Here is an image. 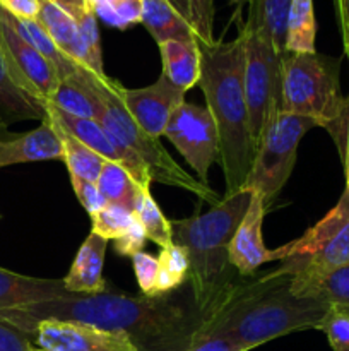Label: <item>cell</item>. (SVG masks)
Listing matches in <instances>:
<instances>
[{"label": "cell", "instance_id": "3", "mask_svg": "<svg viewBox=\"0 0 349 351\" xmlns=\"http://www.w3.org/2000/svg\"><path fill=\"white\" fill-rule=\"evenodd\" d=\"M197 43L201 51L198 86L218 129L219 163L224 171L226 195H229L243 187L257 151L243 82L245 40L238 33L233 41Z\"/></svg>", "mask_w": 349, "mask_h": 351}, {"label": "cell", "instance_id": "13", "mask_svg": "<svg viewBox=\"0 0 349 351\" xmlns=\"http://www.w3.org/2000/svg\"><path fill=\"white\" fill-rule=\"evenodd\" d=\"M122 101L132 119L153 137L163 136L168 120L185 101L187 93L171 84L163 74L154 84L140 89L122 88Z\"/></svg>", "mask_w": 349, "mask_h": 351}, {"label": "cell", "instance_id": "23", "mask_svg": "<svg viewBox=\"0 0 349 351\" xmlns=\"http://www.w3.org/2000/svg\"><path fill=\"white\" fill-rule=\"evenodd\" d=\"M47 112L51 119L57 120L64 129H67L75 139L81 141L86 147L94 151L106 161H113L123 167V158L106 130L103 129L101 123L98 120L92 119H81V117L68 115V113L60 112V110L53 108V106H47Z\"/></svg>", "mask_w": 349, "mask_h": 351}, {"label": "cell", "instance_id": "30", "mask_svg": "<svg viewBox=\"0 0 349 351\" xmlns=\"http://www.w3.org/2000/svg\"><path fill=\"white\" fill-rule=\"evenodd\" d=\"M157 263H159L157 295H166L173 290H180L181 285L187 281L188 271H190L187 250L178 243H171L166 249H161Z\"/></svg>", "mask_w": 349, "mask_h": 351}, {"label": "cell", "instance_id": "33", "mask_svg": "<svg viewBox=\"0 0 349 351\" xmlns=\"http://www.w3.org/2000/svg\"><path fill=\"white\" fill-rule=\"evenodd\" d=\"M133 219H135V213L118 204L106 202V206L91 215V233L106 240H116L132 226Z\"/></svg>", "mask_w": 349, "mask_h": 351}, {"label": "cell", "instance_id": "43", "mask_svg": "<svg viewBox=\"0 0 349 351\" xmlns=\"http://www.w3.org/2000/svg\"><path fill=\"white\" fill-rule=\"evenodd\" d=\"M188 24L192 23V0H166ZM192 26V24H190Z\"/></svg>", "mask_w": 349, "mask_h": 351}, {"label": "cell", "instance_id": "24", "mask_svg": "<svg viewBox=\"0 0 349 351\" xmlns=\"http://www.w3.org/2000/svg\"><path fill=\"white\" fill-rule=\"evenodd\" d=\"M156 43L168 40L197 41L190 24L166 0H142V21Z\"/></svg>", "mask_w": 349, "mask_h": 351}, {"label": "cell", "instance_id": "28", "mask_svg": "<svg viewBox=\"0 0 349 351\" xmlns=\"http://www.w3.org/2000/svg\"><path fill=\"white\" fill-rule=\"evenodd\" d=\"M96 185L108 204H118L129 211H135L142 189L135 184V180L122 165L106 161Z\"/></svg>", "mask_w": 349, "mask_h": 351}, {"label": "cell", "instance_id": "10", "mask_svg": "<svg viewBox=\"0 0 349 351\" xmlns=\"http://www.w3.org/2000/svg\"><path fill=\"white\" fill-rule=\"evenodd\" d=\"M163 136L194 168L198 180L207 184L209 168L219 161L218 129L207 106L183 101L170 117Z\"/></svg>", "mask_w": 349, "mask_h": 351}, {"label": "cell", "instance_id": "39", "mask_svg": "<svg viewBox=\"0 0 349 351\" xmlns=\"http://www.w3.org/2000/svg\"><path fill=\"white\" fill-rule=\"evenodd\" d=\"M70 184L72 189L75 192V197H77L79 204L89 213V216L94 215L96 211L106 206L105 197L99 192L98 185L94 182H88V180H81V178H72L70 177Z\"/></svg>", "mask_w": 349, "mask_h": 351}, {"label": "cell", "instance_id": "47", "mask_svg": "<svg viewBox=\"0 0 349 351\" xmlns=\"http://www.w3.org/2000/svg\"><path fill=\"white\" fill-rule=\"evenodd\" d=\"M344 53H346V57H348V60H349V48H348V50L344 51Z\"/></svg>", "mask_w": 349, "mask_h": 351}, {"label": "cell", "instance_id": "41", "mask_svg": "<svg viewBox=\"0 0 349 351\" xmlns=\"http://www.w3.org/2000/svg\"><path fill=\"white\" fill-rule=\"evenodd\" d=\"M185 351H243L238 345L214 336H198L192 346Z\"/></svg>", "mask_w": 349, "mask_h": 351}, {"label": "cell", "instance_id": "22", "mask_svg": "<svg viewBox=\"0 0 349 351\" xmlns=\"http://www.w3.org/2000/svg\"><path fill=\"white\" fill-rule=\"evenodd\" d=\"M48 119L47 106L27 95L17 86L7 69L0 50V125L5 127L21 120H44Z\"/></svg>", "mask_w": 349, "mask_h": 351}, {"label": "cell", "instance_id": "11", "mask_svg": "<svg viewBox=\"0 0 349 351\" xmlns=\"http://www.w3.org/2000/svg\"><path fill=\"white\" fill-rule=\"evenodd\" d=\"M0 50L17 86L47 106L60 82L58 72L36 48L31 47L10 26L2 9H0Z\"/></svg>", "mask_w": 349, "mask_h": 351}, {"label": "cell", "instance_id": "8", "mask_svg": "<svg viewBox=\"0 0 349 351\" xmlns=\"http://www.w3.org/2000/svg\"><path fill=\"white\" fill-rule=\"evenodd\" d=\"M313 127H318L313 119L293 115L283 110L270 113L257 139L252 170L242 189L259 192L269 206L291 177L298 146L305 134Z\"/></svg>", "mask_w": 349, "mask_h": 351}, {"label": "cell", "instance_id": "36", "mask_svg": "<svg viewBox=\"0 0 349 351\" xmlns=\"http://www.w3.org/2000/svg\"><path fill=\"white\" fill-rule=\"evenodd\" d=\"M325 130L331 134L335 146H337L339 156H341L342 161V168H344L346 191L349 192V95L346 96L344 108H342L339 119L335 120L332 125H328Z\"/></svg>", "mask_w": 349, "mask_h": 351}, {"label": "cell", "instance_id": "42", "mask_svg": "<svg viewBox=\"0 0 349 351\" xmlns=\"http://www.w3.org/2000/svg\"><path fill=\"white\" fill-rule=\"evenodd\" d=\"M335 10H337L339 26H341L342 45L344 51L349 48V0H334Z\"/></svg>", "mask_w": 349, "mask_h": 351}, {"label": "cell", "instance_id": "31", "mask_svg": "<svg viewBox=\"0 0 349 351\" xmlns=\"http://www.w3.org/2000/svg\"><path fill=\"white\" fill-rule=\"evenodd\" d=\"M96 17L116 29L139 24L142 21V0H86Z\"/></svg>", "mask_w": 349, "mask_h": 351}, {"label": "cell", "instance_id": "44", "mask_svg": "<svg viewBox=\"0 0 349 351\" xmlns=\"http://www.w3.org/2000/svg\"><path fill=\"white\" fill-rule=\"evenodd\" d=\"M51 2L57 3L58 7H62V9H64L65 12L70 14V16H75L79 10H82L88 7L86 0H51Z\"/></svg>", "mask_w": 349, "mask_h": 351}, {"label": "cell", "instance_id": "32", "mask_svg": "<svg viewBox=\"0 0 349 351\" xmlns=\"http://www.w3.org/2000/svg\"><path fill=\"white\" fill-rule=\"evenodd\" d=\"M305 298H317L349 315V266L313 285Z\"/></svg>", "mask_w": 349, "mask_h": 351}, {"label": "cell", "instance_id": "18", "mask_svg": "<svg viewBox=\"0 0 349 351\" xmlns=\"http://www.w3.org/2000/svg\"><path fill=\"white\" fill-rule=\"evenodd\" d=\"M108 249V240L89 233L88 239L79 247L70 271L64 278L68 291L77 295H98L106 291V281L103 278V266Z\"/></svg>", "mask_w": 349, "mask_h": 351}, {"label": "cell", "instance_id": "7", "mask_svg": "<svg viewBox=\"0 0 349 351\" xmlns=\"http://www.w3.org/2000/svg\"><path fill=\"white\" fill-rule=\"evenodd\" d=\"M341 58L313 53H286L283 58V112L313 119L327 129L344 108Z\"/></svg>", "mask_w": 349, "mask_h": 351}, {"label": "cell", "instance_id": "2", "mask_svg": "<svg viewBox=\"0 0 349 351\" xmlns=\"http://www.w3.org/2000/svg\"><path fill=\"white\" fill-rule=\"evenodd\" d=\"M331 305L291 291V274L283 267L252 281H233L214 307L201 336L228 339L243 351L281 336L320 329Z\"/></svg>", "mask_w": 349, "mask_h": 351}, {"label": "cell", "instance_id": "12", "mask_svg": "<svg viewBox=\"0 0 349 351\" xmlns=\"http://www.w3.org/2000/svg\"><path fill=\"white\" fill-rule=\"evenodd\" d=\"M33 343L44 351H139L125 332L105 331L81 322L41 321Z\"/></svg>", "mask_w": 349, "mask_h": 351}, {"label": "cell", "instance_id": "34", "mask_svg": "<svg viewBox=\"0 0 349 351\" xmlns=\"http://www.w3.org/2000/svg\"><path fill=\"white\" fill-rule=\"evenodd\" d=\"M328 345L334 351H349V315L339 308L331 307L320 324Z\"/></svg>", "mask_w": 349, "mask_h": 351}, {"label": "cell", "instance_id": "45", "mask_svg": "<svg viewBox=\"0 0 349 351\" xmlns=\"http://www.w3.org/2000/svg\"><path fill=\"white\" fill-rule=\"evenodd\" d=\"M229 2H231V3H236V5H242V3L245 2V0H229Z\"/></svg>", "mask_w": 349, "mask_h": 351}, {"label": "cell", "instance_id": "21", "mask_svg": "<svg viewBox=\"0 0 349 351\" xmlns=\"http://www.w3.org/2000/svg\"><path fill=\"white\" fill-rule=\"evenodd\" d=\"M163 60V75L185 93L201 81V51L197 41L168 40L157 43Z\"/></svg>", "mask_w": 349, "mask_h": 351}, {"label": "cell", "instance_id": "25", "mask_svg": "<svg viewBox=\"0 0 349 351\" xmlns=\"http://www.w3.org/2000/svg\"><path fill=\"white\" fill-rule=\"evenodd\" d=\"M50 119L51 125L57 130V136L60 139L62 144V161L67 167L68 175L72 178H81V180L94 182L98 180L99 173L103 170V165L106 163L105 158H101L99 154H96L94 151H91L89 147H86L84 144L79 139H75L67 129L60 125L55 119Z\"/></svg>", "mask_w": 349, "mask_h": 351}, {"label": "cell", "instance_id": "37", "mask_svg": "<svg viewBox=\"0 0 349 351\" xmlns=\"http://www.w3.org/2000/svg\"><path fill=\"white\" fill-rule=\"evenodd\" d=\"M147 235L144 232V226L140 225L139 218L135 216L132 226L123 233L122 237H118L116 240H113V249L116 254L123 257H130L132 259L137 252H142L144 245H146Z\"/></svg>", "mask_w": 349, "mask_h": 351}, {"label": "cell", "instance_id": "5", "mask_svg": "<svg viewBox=\"0 0 349 351\" xmlns=\"http://www.w3.org/2000/svg\"><path fill=\"white\" fill-rule=\"evenodd\" d=\"M88 79L101 101L98 122L113 141L123 158V168L130 173L142 191H151V182L171 185L192 192L207 204L216 206L222 201L216 191L198 178H194L180 167L164 149L159 137L147 134L125 108L122 101V88L109 75H96L88 71Z\"/></svg>", "mask_w": 349, "mask_h": 351}, {"label": "cell", "instance_id": "6", "mask_svg": "<svg viewBox=\"0 0 349 351\" xmlns=\"http://www.w3.org/2000/svg\"><path fill=\"white\" fill-rule=\"evenodd\" d=\"M276 250L291 274V291L303 298L318 281L349 266V192L305 235Z\"/></svg>", "mask_w": 349, "mask_h": 351}, {"label": "cell", "instance_id": "9", "mask_svg": "<svg viewBox=\"0 0 349 351\" xmlns=\"http://www.w3.org/2000/svg\"><path fill=\"white\" fill-rule=\"evenodd\" d=\"M245 96L248 106L250 129L253 139H259L260 130L270 113L283 110V58L269 38L260 33H245Z\"/></svg>", "mask_w": 349, "mask_h": 351}, {"label": "cell", "instance_id": "48", "mask_svg": "<svg viewBox=\"0 0 349 351\" xmlns=\"http://www.w3.org/2000/svg\"><path fill=\"white\" fill-rule=\"evenodd\" d=\"M0 129H2V125H0Z\"/></svg>", "mask_w": 349, "mask_h": 351}, {"label": "cell", "instance_id": "40", "mask_svg": "<svg viewBox=\"0 0 349 351\" xmlns=\"http://www.w3.org/2000/svg\"><path fill=\"white\" fill-rule=\"evenodd\" d=\"M41 0H0V9L17 19L36 21L40 14Z\"/></svg>", "mask_w": 349, "mask_h": 351}, {"label": "cell", "instance_id": "20", "mask_svg": "<svg viewBox=\"0 0 349 351\" xmlns=\"http://www.w3.org/2000/svg\"><path fill=\"white\" fill-rule=\"evenodd\" d=\"M248 5L245 23L240 29L245 33H260L269 38L281 55H286L287 12L291 0H245Z\"/></svg>", "mask_w": 349, "mask_h": 351}, {"label": "cell", "instance_id": "17", "mask_svg": "<svg viewBox=\"0 0 349 351\" xmlns=\"http://www.w3.org/2000/svg\"><path fill=\"white\" fill-rule=\"evenodd\" d=\"M38 23L43 26V29L50 34L53 43L67 55L68 58L75 62V64L82 65L88 71L94 72L96 75V65L92 62L91 53H89L86 41L82 38L81 31H79L77 23L74 17L68 12H65L62 7L53 3L51 0H41L40 14H38ZM103 77V75H101Z\"/></svg>", "mask_w": 349, "mask_h": 351}, {"label": "cell", "instance_id": "38", "mask_svg": "<svg viewBox=\"0 0 349 351\" xmlns=\"http://www.w3.org/2000/svg\"><path fill=\"white\" fill-rule=\"evenodd\" d=\"M33 345L31 335L0 317V351H29Z\"/></svg>", "mask_w": 349, "mask_h": 351}, {"label": "cell", "instance_id": "35", "mask_svg": "<svg viewBox=\"0 0 349 351\" xmlns=\"http://www.w3.org/2000/svg\"><path fill=\"white\" fill-rule=\"evenodd\" d=\"M133 273L140 291L146 297H159L157 295V276H159V263L157 257L147 252H137L132 257Z\"/></svg>", "mask_w": 349, "mask_h": 351}, {"label": "cell", "instance_id": "14", "mask_svg": "<svg viewBox=\"0 0 349 351\" xmlns=\"http://www.w3.org/2000/svg\"><path fill=\"white\" fill-rule=\"evenodd\" d=\"M267 204L259 192H253L245 218L229 243V264L242 278H252L262 264L279 261L277 250H267L262 239V225Z\"/></svg>", "mask_w": 349, "mask_h": 351}, {"label": "cell", "instance_id": "16", "mask_svg": "<svg viewBox=\"0 0 349 351\" xmlns=\"http://www.w3.org/2000/svg\"><path fill=\"white\" fill-rule=\"evenodd\" d=\"M51 160L62 161V144L50 119L29 132L0 139V168Z\"/></svg>", "mask_w": 349, "mask_h": 351}, {"label": "cell", "instance_id": "1", "mask_svg": "<svg viewBox=\"0 0 349 351\" xmlns=\"http://www.w3.org/2000/svg\"><path fill=\"white\" fill-rule=\"evenodd\" d=\"M0 317L31 335L41 321L81 322L113 332H125L139 351H185L201 336L205 319L195 302L177 295L130 297L122 293L79 295L0 312Z\"/></svg>", "mask_w": 349, "mask_h": 351}, {"label": "cell", "instance_id": "4", "mask_svg": "<svg viewBox=\"0 0 349 351\" xmlns=\"http://www.w3.org/2000/svg\"><path fill=\"white\" fill-rule=\"evenodd\" d=\"M253 191L240 189L207 213L171 221L173 243L188 254V290L195 305L207 319L222 295L233 285L229 273V243L245 218Z\"/></svg>", "mask_w": 349, "mask_h": 351}, {"label": "cell", "instance_id": "26", "mask_svg": "<svg viewBox=\"0 0 349 351\" xmlns=\"http://www.w3.org/2000/svg\"><path fill=\"white\" fill-rule=\"evenodd\" d=\"M3 14H5V17H7V21L10 23V26H12L14 29H16L17 33H19L21 36H23L24 40L31 45V47L36 48V50L40 51V53L43 55V57L47 58L51 65H53L55 71L58 72V77L60 79L68 77V75L74 74L79 67H82V65L75 64L72 58H68L67 55H65L64 51H62L60 48L53 43V40L50 38V34L43 29V26H41L38 21L17 19V17L10 16V14L5 12V10H3Z\"/></svg>", "mask_w": 349, "mask_h": 351}, {"label": "cell", "instance_id": "27", "mask_svg": "<svg viewBox=\"0 0 349 351\" xmlns=\"http://www.w3.org/2000/svg\"><path fill=\"white\" fill-rule=\"evenodd\" d=\"M317 21L313 0H291L287 12L286 51L287 53H313Z\"/></svg>", "mask_w": 349, "mask_h": 351}, {"label": "cell", "instance_id": "15", "mask_svg": "<svg viewBox=\"0 0 349 351\" xmlns=\"http://www.w3.org/2000/svg\"><path fill=\"white\" fill-rule=\"evenodd\" d=\"M77 297V293H72L65 288L64 280L23 276L0 267V312L23 308L41 302L70 300Z\"/></svg>", "mask_w": 349, "mask_h": 351}, {"label": "cell", "instance_id": "29", "mask_svg": "<svg viewBox=\"0 0 349 351\" xmlns=\"http://www.w3.org/2000/svg\"><path fill=\"white\" fill-rule=\"evenodd\" d=\"M135 216L139 218L140 225L144 226L147 239L153 240L159 249H166L173 243V230H171V221L161 211L157 202L154 201L151 191L140 192V197L135 206Z\"/></svg>", "mask_w": 349, "mask_h": 351}, {"label": "cell", "instance_id": "46", "mask_svg": "<svg viewBox=\"0 0 349 351\" xmlns=\"http://www.w3.org/2000/svg\"><path fill=\"white\" fill-rule=\"evenodd\" d=\"M29 351H44V350H41V348H38V346H34L33 345V348H31Z\"/></svg>", "mask_w": 349, "mask_h": 351}, {"label": "cell", "instance_id": "19", "mask_svg": "<svg viewBox=\"0 0 349 351\" xmlns=\"http://www.w3.org/2000/svg\"><path fill=\"white\" fill-rule=\"evenodd\" d=\"M47 106L60 110L81 119L98 120L101 113V101L88 79V69L79 67L68 77L60 79Z\"/></svg>", "mask_w": 349, "mask_h": 351}]
</instances>
